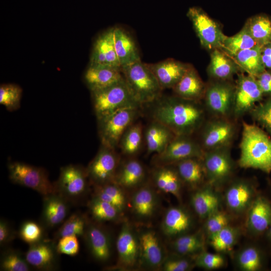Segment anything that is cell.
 I'll return each mask as SVG.
<instances>
[{
	"label": "cell",
	"instance_id": "6da1fadb",
	"mask_svg": "<svg viewBox=\"0 0 271 271\" xmlns=\"http://www.w3.org/2000/svg\"><path fill=\"white\" fill-rule=\"evenodd\" d=\"M197 102L176 95H161L152 102L151 115L176 136H190L201 126L204 118L203 109Z\"/></svg>",
	"mask_w": 271,
	"mask_h": 271
},
{
	"label": "cell",
	"instance_id": "7a4b0ae2",
	"mask_svg": "<svg viewBox=\"0 0 271 271\" xmlns=\"http://www.w3.org/2000/svg\"><path fill=\"white\" fill-rule=\"evenodd\" d=\"M240 150V167L271 172V138L262 128L243 122Z\"/></svg>",
	"mask_w": 271,
	"mask_h": 271
},
{
	"label": "cell",
	"instance_id": "3957f363",
	"mask_svg": "<svg viewBox=\"0 0 271 271\" xmlns=\"http://www.w3.org/2000/svg\"><path fill=\"white\" fill-rule=\"evenodd\" d=\"M121 72L131 93L141 105L151 103L162 95L163 89L156 77L141 60L122 67Z\"/></svg>",
	"mask_w": 271,
	"mask_h": 271
},
{
	"label": "cell",
	"instance_id": "277c9868",
	"mask_svg": "<svg viewBox=\"0 0 271 271\" xmlns=\"http://www.w3.org/2000/svg\"><path fill=\"white\" fill-rule=\"evenodd\" d=\"M91 93L97 119L119 109L141 106L134 98L124 78L111 86Z\"/></svg>",
	"mask_w": 271,
	"mask_h": 271
},
{
	"label": "cell",
	"instance_id": "5b68a950",
	"mask_svg": "<svg viewBox=\"0 0 271 271\" xmlns=\"http://www.w3.org/2000/svg\"><path fill=\"white\" fill-rule=\"evenodd\" d=\"M138 107L116 110L97 119L98 134L101 145L115 149L127 128L139 114Z\"/></svg>",
	"mask_w": 271,
	"mask_h": 271
},
{
	"label": "cell",
	"instance_id": "8992f818",
	"mask_svg": "<svg viewBox=\"0 0 271 271\" xmlns=\"http://www.w3.org/2000/svg\"><path fill=\"white\" fill-rule=\"evenodd\" d=\"M8 168L10 179L13 183L35 190L43 196L57 193L55 184L51 182L43 168L19 162L9 163Z\"/></svg>",
	"mask_w": 271,
	"mask_h": 271
},
{
	"label": "cell",
	"instance_id": "52a82bcc",
	"mask_svg": "<svg viewBox=\"0 0 271 271\" xmlns=\"http://www.w3.org/2000/svg\"><path fill=\"white\" fill-rule=\"evenodd\" d=\"M187 15L204 48L210 50L221 49L226 36L216 22L199 7L189 8Z\"/></svg>",
	"mask_w": 271,
	"mask_h": 271
},
{
	"label": "cell",
	"instance_id": "ba28073f",
	"mask_svg": "<svg viewBox=\"0 0 271 271\" xmlns=\"http://www.w3.org/2000/svg\"><path fill=\"white\" fill-rule=\"evenodd\" d=\"M88 178L86 169L78 165L62 167L58 180L55 184L57 194L67 201L79 199L87 191Z\"/></svg>",
	"mask_w": 271,
	"mask_h": 271
},
{
	"label": "cell",
	"instance_id": "9c48e42d",
	"mask_svg": "<svg viewBox=\"0 0 271 271\" xmlns=\"http://www.w3.org/2000/svg\"><path fill=\"white\" fill-rule=\"evenodd\" d=\"M205 151L188 136H175L161 153L156 155L157 166L170 165L190 158L203 159Z\"/></svg>",
	"mask_w": 271,
	"mask_h": 271
},
{
	"label": "cell",
	"instance_id": "30bf717a",
	"mask_svg": "<svg viewBox=\"0 0 271 271\" xmlns=\"http://www.w3.org/2000/svg\"><path fill=\"white\" fill-rule=\"evenodd\" d=\"M118 165L115 149L101 145L86 168L89 179L94 185L114 182Z\"/></svg>",
	"mask_w": 271,
	"mask_h": 271
},
{
	"label": "cell",
	"instance_id": "8fae6325",
	"mask_svg": "<svg viewBox=\"0 0 271 271\" xmlns=\"http://www.w3.org/2000/svg\"><path fill=\"white\" fill-rule=\"evenodd\" d=\"M256 78L252 75H238L235 87L232 112L240 117L250 112L260 102L263 95Z\"/></svg>",
	"mask_w": 271,
	"mask_h": 271
},
{
	"label": "cell",
	"instance_id": "7c38bea8",
	"mask_svg": "<svg viewBox=\"0 0 271 271\" xmlns=\"http://www.w3.org/2000/svg\"><path fill=\"white\" fill-rule=\"evenodd\" d=\"M228 147L205 152L202 159L206 176L211 185H218L232 174L234 163Z\"/></svg>",
	"mask_w": 271,
	"mask_h": 271
},
{
	"label": "cell",
	"instance_id": "4fadbf2b",
	"mask_svg": "<svg viewBox=\"0 0 271 271\" xmlns=\"http://www.w3.org/2000/svg\"><path fill=\"white\" fill-rule=\"evenodd\" d=\"M235 87L221 82L210 85L205 90V104L210 112L217 117L226 118L232 112Z\"/></svg>",
	"mask_w": 271,
	"mask_h": 271
},
{
	"label": "cell",
	"instance_id": "5bb4252c",
	"mask_svg": "<svg viewBox=\"0 0 271 271\" xmlns=\"http://www.w3.org/2000/svg\"><path fill=\"white\" fill-rule=\"evenodd\" d=\"M118 265L129 269L140 262V245L137 235L128 223L122 225L116 240Z\"/></svg>",
	"mask_w": 271,
	"mask_h": 271
},
{
	"label": "cell",
	"instance_id": "9a60e30c",
	"mask_svg": "<svg viewBox=\"0 0 271 271\" xmlns=\"http://www.w3.org/2000/svg\"><path fill=\"white\" fill-rule=\"evenodd\" d=\"M235 134V127L226 118L217 117L205 126L202 142L206 151L227 148Z\"/></svg>",
	"mask_w": 271,
	"mask_h": 271
},
{
	"label": "cell",
	"instance_id": "2e32d148",
	"mask_svg": "<svg viewBox=\"0 0 271 271\" xmlns=\"http://www.w3.org/2000/svg\"><path fill=\"white\" fill-rule=\"evenodd\" d=\"M140 245V262L150 268L161 265L166 256L157 233L152 229L142 230L138 235Z\"/></svg>",
	"mask_w": 271,
	"mask_h": 271
},
{
	"label": "cell",
	"instance_id": "e0dca14e",
	"mask_svg": "<svg viewBox=\"0 0 271 271\" xmlns=\"http://www.w3.org/2000/svg\"><path fill=\"white\" fill-rule=\"evenodd\" d=\"M270 226L271 202L265 197L257 195L247 211V229L252 235H259Z\"/></svg>",
	"mask_w": 271,
	"mask_h": 271
},
{
	"label": "cell",
	"instance_id": "ac0fdd59",
	"mask_svg": "<svg viewBox=\"0 0 271 271\" xmlns=\"http://www.w3.org/2000/svg\"><path fill=\"white\" fill-rule=\"evenodd\" d=\"M114 28L99 36L91 53L89 65L104 66L120 69L114 45Z\"/></svg>",
	"mask_w": 271,
	"mask_h": 271
},
{
	"label": "cell",
	"instance_id": "d6986e66",
	"mask_svg": "<svg viewBox=\"0 0 271 271\" xmlns=\"http://www.w3.org/2000/svg\"><path fill=\"white\" fill-rule=\"evenodd\" d=\"M253 186L244 180L233 183L226 190L225 201L228 209L235 214H241L249 208L256 196Z\"/></svg>",
	"mask_w": 271,
	"mask_h": 271
},
{
	"label": "cell",
	"instance_id": "ffe728a7",
	"mask_svg": "<svg viewBox=\"0 0 271 271\" xmlns=\"http://www.w3.org/2000/svg\"><path fill=\"white\" fill-rule=\"evenodd\" d=\"M146 64L163 90L173 88L192 66L173 59H167L158 63Z\"/></svg>",
	"mask_w": 271,
	"mask_h": 271
},
{
	"label": "cell",
	"instance_id": "44dd1931",
	"mask_svg": "<svg viewBox=\"0 0 271 271\" xmlns=\"http://www.w3.org/2000/svg\"><path fill=\"white\" fill-rule=\"evenodd\" d=\"M193 224L192 217L187 209L180 206H173L165 212L161 228L165 235L176 238L186 234Z\"/></svg>",
	"mask_w": 271,
	"mask_h": 271
},
{
	"label": "cell",
	"instance_id": "7402d4cb",
	"mask_svg": "<svg viewBox=\"0 0 271 271\" xmlns=\"http://www.w3.org/2000/svg\"><path fill=\"white\" fill-rule=\"evenodd\" d=\"M83 236L95 259L105 262L110 258L111 243L109 236L104 228L98 224L88 223Z\"/></svg>",
	"mask_w": 271,
	"mask_h": 271
},
{
	"label": "cell",
	"instance_id": "603a6c76",
	"mask_svg": "<svg viewBox=\"0 0 271 271\" xmlns=\"http://www.w3.org/2000/svg\"><path fill=\"white\" fill-rule=\"evenodd\" d=\"M123 78L120 69L104 66L89 65L84 74L91 92L106 88Z\"/></svg>",
	"mask_w": 271,
	"mask_h": 271
},
{
	"label": "cell",
	"instance_id": "cb8c5ba5",
	"mask_svg": "<svg viewBox=\"0 0 271 271\" xmlns=\"http://www.w3.org/2000/svg\"><path fill=\"white\" fill-rule=\"evenodd\" d=\"M56 252V247L52 243L42 240L30 245L25 257L29 265L38 269L48 270L54 268Z\"/></svg>",
	"mask_w": 271,
	"mask_h": 271
},
{
	"label": "cell",
	"instance_id": "d4e9b609",
	"mask_svg": "<svg viewBox=\"0 0 271 271\" xmlns=\"http://www.w3.org/2000/svg\"><path fill=\"white\" fill-rule=\"evenodd\" d=\"M172 89L175 95L194 101L201 98L206 90L204 83L192 66Z\"/></svg>",
	"mask_w": 271,
	"mask_h": 271
},
{
	"label": "cell",
	"instance_id": "484cf974",
	"mask_svg": "<svg viewBox=\"0 0 271 271\" xmlns=\"http://www.w3.org/2000/svg\"><path fill=\"white\" fill-rule=\"evenodd\" d=\"M114 45L121 68L141 60L136 43L125 30L121 27H114Z\"/></svg>",
	"mask_w": 271,
	"mask_h": 271
},
{
	"label": "cell",
	"instance_id": "4316f807",
	"mask_svg": "<svg viewBox=\"0 0 271 271\" xmlns=\"http://www.w3.org/2000/svg\"><path fill=\"white\" fill-rule=\"evenodd\" d=\"M211 186H206L197 190L191 197L192 206L201 219H206L219 210L220 198Z\"/></svg>",
	"mask_w": 271,
	"mask_h": 271
},
{
	"label": "cell",
	"instance_id": "83f0119b",
	"mask_svg": "<svg viewBox=\"0 0 271 271\" xmlns=\"http://www.w3.org/2000/svg\"><path fill=\"white\" fill-rule=\"evenodd\" d=\"M68 210L67 200L59 194L44 196L42 218L47 227L52 228L62 223Z\"/></svg>",
	"mask_w": 271,
	"mask_h": 271
},
{
	"label": "cell",
	"instance_id": "f1b7e54d",
	"mask_svg": "<svg viewBox=\"0 0 271 271\" xmlns=\"http://www.w3.org/2000/svg\"><path fill=\"white\" fill-rule=\"evenodd\" d=\"M175 136L166 126L153 120L145 132L148 152L156 155L161 153Z\"/></svg>",
	"mask_w": 271,
	"mask_h": 271
},
{
	"label": "cell",
	"instance_id": "f546056e",
	"mask_svg": "<svg viewBox=\"0 0 271 271\" xmlns=\"http://www.w3.org/2000/svg\"><path fill=\"white\" fill-rule=\"evenodd\" d=\"M153 179L161 191L181 199L182 180L176 170L169 165L157 166L153 172Z\"/></svg>",
	"mask_w": 271,
	"mask_h": 271
},
{
	"label": "cell",
	"instance_id": "4dcf8cb0",
	"mask_svg": "<svg viewBox=\"0 0 271 271\" xmlns=\"http://www.w3.org/2000/svg\"><path fill=\"white\" fill-rule=\"evenodd\" d=\"M158 205L154 191L149 187H143L132 195L131 206L134 214L141 219H147L154 214Z\"/></svg>",
	"mask_w": 271,
	"mask_h": 271
},
{
	"label": "cell",
	"instance_id": "1f68e13d",
	"mask_svg": "<svg viewBox=\"0 0 271 271\" xmlns=\"http://www.w3.org/2000/svg\"><path fill=\"white\" fill-rule=\"evenodd\" d=\"M238 66L219 49L212 50L208 68L209 75L220 81L227 80L236 73Z\"/></svg>",
	"mask_w": 271,
	"mask_h": 271
},
{
	"label": "cell",
	"instance_id": "d6a6232c",
	"mask_svg": "<svg viewBox=\"0 0 271 271\" xmlns=\"http://www.w3.org/2000/svg\"><path fill=\"white\" fill-rule=\"evenodd\" d=\"M175 164L182 181L191 187L200 185L206 176L202 159H187Z\"/></svg>",
	"mask_w": 271,
	"mask_h": 271
},
{
	"label": "cell",
	"instance_id": "836d02e7",
	"mask_svg": "<svg viewBox=\"0 0 271 271\" xmlns=\"http://www.w3.org/2000/svg\"><path fill=\"white\" fill-rule=\"evenodd\" d=\"M145 176L142 164L138 160L131 159L118 168L114 182L123 188H132L140 184Z\"/></svg>",
	"mask_w": 271,
	"mask_h": 271
},
{
	"label": "cell",
	"instance_id": "e575fe53",
	"mask_svg": "<svg viewBox=\"0 0 271 271\" xmlns=\"http://www.w3.org/2000/svg\"><path fill=\"white\" fill-rule=\"evenodd\" d=\"M262 47L257 45L239 52L233 57L238 67L255 77L265 71L261 58Z\"/></svg>",
	"mask_w": 271,
	"mask_h": 271
},
{
	"label": "cell",
	"instance_id": "d590c367",
	"mask_svg": "<svg viewBox=\"0 0 271 271\" xmlns=\"http://www.w3.org/2000/svg\"><path fill=\"white\" fill-rule=\"evenodd\" d=\"M93 197L112 204L121 213L125 208L126 199L123 188L114 182L94 185Z\"/></svg>",
	"mask_w": 271,
	"mask_h": 271
},
{
	"label": "cell",
	"instance_id": "8d00e7d4",
	"mask_svg": "<svg viewBox=\"0 0 271 271\" xmlns=\"http://www.w3.org/2000/svg\"><path fill=\"white\" fill-rule=\"evenodd\" d=\"M245 25L257 45L271 43V20L267 16L256 15L248 19Z\"/></svg>",
	"mask_w": 271,
	"mask_h": 271
},
{
	"label": "cell",
	"instance_id": "74e56055",
	"mask_svg": "<svg viewBox=\"0 0 271 271\" xmlns=\"http://www.w3.org/2000/svg\"><path fill=\"white\" fill-rule=\"evenodd\" d=\"M257 45L247 27L244 25L242 29L234 35L226 36L221 49L233 57L239 52L250 49Z\"/></svg>",
	"mask_w": 271,
	"mask_h": 271
},
{
	"label": "cell",
	"instance_id": "f35d334b",
	"mask_svg": "<svg viewBox=\"0 0 271 271\" xmlns=\"http://www.w3.org/2000/svg\"><path fill=\"white\" fill-rule=\"evenodd\" d=\"M171 246L175 253L189 256L204 250V240L200 233L185 234L176 237Z\"/></svg>",
	"mask_w": 271,
	"mask_h": 271
},
{
	"label": "cell",
	"instance_id": "ab89813d",
	"mask_svg": "<svg viewBox=\"0 0 271 271\" xmlns=\"http://www.w3.org/2000/svg\"><path fill=\"white\" fill-rule=\"evenodd\" d=\"M240 234L238 228L228 225L218 232L208 236L210 245L217 251L225 252L232 249Z\"/></svg>",
	"mask_w": 271,
	"mask_h": 271
},
{
	"label": "cell",
	"instance_id": "60d3db41",
	"mask_svg": "<svg viewBox=\"0 0 271 271\" xmlns=\"http://www.w3.org/2000/svg\"><path fill=\"white\" fill-rule=\"evenodd\" d=\"M236 263L243 271H257L264 265V257L260 250L255 246H249L241 249L236 256Z\"/></svg>",
	"mask_w": 271,
	"mask_h": 271
},
{
	"label": "cell",
	"instance_id": "b9f144b4",
	"mask_svg": "<svg viewBox=\"0 0 271 271\" xmlns=\"http://www.w3.org/2000/svg\"><path fill=\"white\" fill-rule=\"evenodd\" d=\"M88 206L93 217L99 222L115 221L121 214L112 204L95 197L89 202Z\"/></svg>",
	"mask_w": 271,
	"mask_h": 271
},
{
	"label": "cell",
	"instance_id": "7bdbcfd3",
	"mask_svg": "<svg viewBox=\"0 0 271 271\" xmlns=\"http://www.w3.org/2000/svg\"><path fill=\"white\" fill-rule=\"evenodd\" d=\"M142 142V127L141 124H132L123 134L119 142L122 152L126 155L137 153L141 148Z\"/></svg>",
	"mask_w": 271,
	"mask_h": 271
},
{
	"label": "cell",
	"instance_id": "ee69618b",
	"mask_svg": "<svg viewBox=\"0 0 271 271\" xmlns=\"http://www.w3.org/2000/svg\"><path fill=\"white\" fill-rule=\"evenodd\" d=\"M87 224L83 215L74 213L63 223L56 233V237L60 238L66 236H83Z\"/></svg>",
	"mask_w": 271,
	"mask_h": 271
},
{
	"label": "cell",
	"instance_id": "f6af8a7d",
	"mask_svg": "<svg viewBox=\"0 0 271 271\" xmlns=\"http://www.w3.org/2000/svg\"><path fill=\"white\" fill-rule=\"evenodd\" d=\"M22 89L13 84H2L0 86V104L9 111H14L20 107Z\"/></svg>",
	"mask_w": 271,
	"mask_h": 271
},
{
	"label": "cell",
	"instance_id": "bcb514c9",
	"mask_svg": "<svg viewBox=\"0 0 271 271\" xmlns=\"http://www.w3.org/2000/svg\"><path fill=\"white\" fill-rule=\"evenodd\" d=\"M1 269L5 271H28L30 268L25 257L17 251L9 249L3 254Z\"/></svg>",
	"mask_w": 271,
	"mask_h": 271
},
{
	"label": "cell",
	"instance_id": "7dc6e473",
	"mask_svg": "<svg viewBox=\"0 0 271 271\" xmlns=\"http://www.w3.org/2000/svg\"><path fill=\"white\" fill-rule=\"evenodd\" d=\"M253 119L271 137V96L250 111Z\"/></svg>",
	"mask_w": 271,
	"mask_h": 271
},
{
	"label": "cell",
	"instance_id": "c3c4849f",
	"mask_svg": "<svg viewBox=\"0 0 271 271\" xmlns=\"http://www.w3.org/2000/svg\"><path fill=\"white\" fill-rule=\"evenodd\" d=\"M176 253L165 258L161 268L164 271H188L195 265L194 260Z\"/></svg>",
	"mask_w": 271,
	"mask_h": 271
},
{
	"label": "cell",
	"instance_id": "681fc988",
	"mask_svg": "<svg viewBox=\"0 0 271 271\" xmlns=\"http://www.w3.org/2000/svg\"><path fill=\"white\" fill-rule=\"evenodd\" d=\"M43 229L41 225L33 221H26L22 225L19 235L25 242L30 245L42 240Z\"/></svg>",
	"mask_w": 271,
	"mask_h": 271
},
{
	"label": "cell",
	"instance_id": "f907efd6",
	"mask_svg": "<svg viewBox=\"0 0 271 271\" xmlns=\"http://www.w3.org/2000/svg\"><path fill=\"white\" fill-rule=\"evenodd\" d=\"M225 262L224 258L221 254L204 250L198 253L194 259L195 265L207 270L221 268L224 265Z\"/></svg>",
	"mask_w": 271,
	"mask_h": 271
},
{
	"label": "cell",
	"instance_id": "816d5d0a",
	"mask_svg": "<svg viewBox=\"0 0 271 271\" xmlns=\"http://www.w3.org/2000/svg\"><path fill=\"white\" fill-rule=\"evenodd\" d=\"M229 222L228 215L225 212L218 210L206 219L205 231L208 236H211L229 225Z\"/></svg>",
	"mask_w": 271,
	"mask_h": 271
},
{
	"label": "cell",
	"instance_id": "f5cc1de1",
	"mask_svg": "<svg viewBox=\"0 0 271 271\" xmlns=\"http://www.w3.org/2000/svg\"><path fill=\"white\" fill-rule=\"evenodd\" d=\"M56 249L58 253L70 256L76 255L79 250V244L77 236H66L59 238Z\"/></svg>",
	"mask_w": 271,
	"mask_h": 271
},
{
	"label": "cell",
	"instance_id": "db71d44e",
	"mask_svg": "<svg viewBox=\"0 0 271 271\" xmlns=\"http://www.w3.org/2000/svg\"><path fill=\"white\" fill-rule=\"evenodd\" d=\"M15 237V233L9 223L1 219L0 221V244L5 245L12 241Z\"/></svg>",
	"mask_w": 271,
	"mask_h": 271
},
{
	"label": "cell",
	"instance_id": "11a10c76",
	"mask_svg": "<svg viewBox=\"0 0 271 271\" xmlns=\"http://www.w3.org/2000/svg\"><path fill=\"white\" fill-rule=\"evenodd\" d=\"M255 78L263 94H271V72L265 70Z\"/></svg>",
	"mask_w": 271,
	"mask_h": 271
},
{
	"label": "cell",
	"instance_id": "9f6ffc18",
	"mask_svg": "<svg viewBox=\"0 0 271 271\" xmlns=\"http://www.w3.org/2000/svg\"><path fill=\"white\" fill-rule=\"evenodd\" d=\"M261 58L265 67L271 70V43L262 47Z\"/></svg>",
	"mask_w": 271,
	"mask_h": 271
},
{
	"label": "cell",
	"instance_id": "6f0895ef",
	"mask_svg": "<svg viewBox=\"0 0 271 271\" xmlns=\"http://www.w3.org/2000/svg\"><path fill=\"white\" fill-rule=\"evenodd\" d=\"M266 232H267V237H268L269 241L271 243V226L268 228V229L267 230Z\"/></svg>",
	"mask_w": 271,
	"mask_h": 271
}]
</instances>
